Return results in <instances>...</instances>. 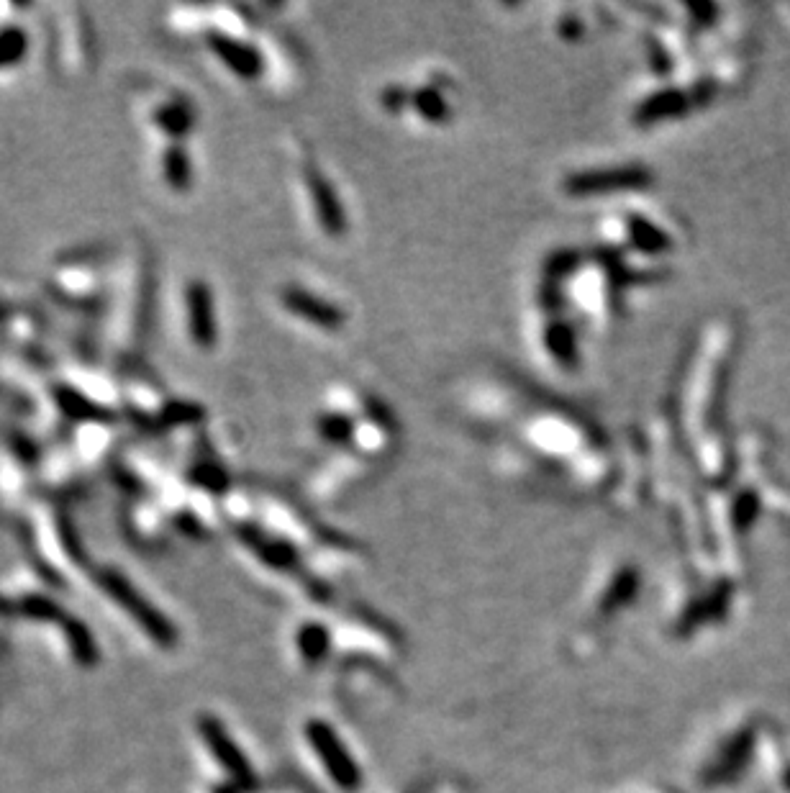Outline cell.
I'll return each mask as SVG.
<instances>
[{
  "label": "cell",
  "instance_id": "13",
  "mask_svg": "<svg viewBox=\"0 0 790 793\" xmlns=\"http://www.w3.org/2000/svg\"><path fill=\"white\" fill-rule=\"evenodd\" d=\"M544 347L552 355V360L562 367H575L580 360L578 352V334L567 324L565 319L549 321L544 326Z\"/></svg>",
  "mask_w": 790,
  "mask_h": 793
},
{
  "label": "cell",
  "instance_id": "4",
  "mask_svg": "<svg viewBox=\"0 0 790 793\" xmlns=\"http://www.w3.org/2000/svg\"><path fill=\"white\" fill-rule=\"evenodd\" d=\"M54 60L62 75L85 77L95 65V36L83 8L54 11Z\"/></svg>",
  "mask_w": 790,
  "mask_h": 793
},
{
  "label": "cell",
  "instance_id": "15",
  "mask_svg": "<svg viewBox=\"0 0 790 793\" xmlns=\"http://www.w3.org/2000/svg\"><path fill=\"white\" fill-rule=\"evenodd\" d=\"M29 47V34H26V29L18 24L16 18L13 21H0V75L16 70L26 60Z\"/></svg>",
  "mask_w": 790,
  "mask_h": 793
},
{
  "label": "cell",
  "instance_id": "20",
  "mask_svg": "<svg viewBox=\"0 0 790 793\" xmlns=\"http://www.w3.org/2000/svg\"><path fill=\"white\" fill-rule=\"evenodd\" d=\"M757 514H760V498H757L755 491H744L742 496L734 501V509H732L734 527H737L739 532H744V529H749L755 524Z\"/></svg>",
  "mask_w": 790,
  "mask_h": 793
},
{
  "label": "cell",
  "instance_id": "7",
  "mask_svg": "<svg viewBox=\"0 0 790 793\" xmlns=\"http://www.w3.org/2000/svg\"><path fill=\"white\" fill-rule=\"evenodd\" d=\"M652 183V172L647 167H606V170H583L567 175L562 190L567 196H608L624 190L647 188Z\"/></svg>",
  "mask_w": 790,
  "mask_h": 793
},
{
  "label": "cell",
  "instance_id": "12",
  "mask_svg": "<svg viewBox=\"0 0 790 793\" xmlns=\"http://www.w3.org/2000/svg\"><path fill=\"white\" fill-rule=\"evenodd\" d=\"M690 95L680 88H665L652 93L649 98H644L637 108H634V124L637 126H655L660 121L680 119L690 111Z\"/></svg>",
  "mask_w": 790,
  "mask_h": 793
},
{
  "label": "cell",
  "instance_id": "18",
  "mask_svg": "<svg viewBox=\"0 0 790 793\" xmlns=\"http://www.w3.org/2000/svg\"><path fill=\"white\" fill-rule=\"evenodd\" d=\"M316 429L329 444H347L354 437V421L344 414H321Z\"/></svg>",
  "mask_w": 790,
  "mask_h": 793
},
{
  "label": "cell",
  "instance_id": "6",
  "mask_svg": "<svg viewBox=\"0 0 790 793\" xmlns=\"http://www.w3.org/2000/svg\"><path fill=\"white\" fill-rule=\"evenodd\" d=\"M203 47L211 52V57L219 60V65L224 70H229L231 75L239 80H257L265 72V54L260 49L249 44L247 39L236 36L229 29H206L201 34Z\"/></svg>",
  "mask_w": 790,
  "mask_h": 793
},
{
  "label": "cell",
  "instance_id": "10",
  "mask_svg": "<svg viewBox=\"0 0 790 793\" xmlns=\"http://www.w3.org/2000/svg\"><path fill=\"white\" fill-rule=\"evenodd\" d=\"M280 303H283L288 314L298 316V319L308 321V324L321 326L326 332H337L347 321L342 308L324 301L321 296H313L311 290L301 288V285H285V290L280 293Z\"/></svg>",
  "mask_w": 790,
  "mask_h": 793
},
{
  "label": "cell",
  "instance_id": "3",
  "mask_svg": "<svg viewBox=\"0 0 790 793\" xmlns=\"http://www.w3.org/2000/svg\"><path fill=\"white\" fill-rule=\"evenodd\" d=\"M139 113L144 126L160 144H185L198 124L195 101H190L183 90L162 88V85L144 90Z\"/></svg>",
  "mask_w": 790,
  "mask_h": 793
},
{
  "label": "cell",
  "instance_id": "5",
  "mask_svg": "<svg viewBox=\"0 0 790 793\" xmlns=\"http://www.w3.org/2000/svg\"><path fill=\"white\" fill-rule=\"evenodd\" d=\"M185 334L190 344L201 352H213L219 344V311H216V293L201 278L188 280L183 293Z\"/></svg>",
  "mask_w": 790,
  "mask_h": 793
},
{
  "label": "cell",
  "instance_id": "9",
  "mask_svg": "<svg viewBox=\"0 0 790 793\" xmlns=\"http://www.w3.org/2000/svg\"><path fill=\"white\" fill-rule=\"evenodd\" d=\"M303 180H306V190L308 196H311L313 211L319 216V224L324 229V234H329L334 239L344 237V231H347V214H344L339 196L334 193L329 180L321 175V170L313 162L303 165Z\"/></svg>",
  "mask_w": 790,
  "mask_h": 793
},
{
  "label": "cell",
  "instance_id": "1",
  "mask_svg": "<svg viewBox=\"0 0 790 793\" xmlns=\"http://www.w3.org/2000/svg\"><path fill=\"white\" fill-rule=\"evenodd\" d=\"M154 290L157 273L147 242L129 244L113 270L106 298L108 342L124 362L136 360L147 342L154 316Z\"/></svg>",
  "mask_w": 790,
  "mask_h": 793
},
{
  "label": "cell",
  "instance_id": "19",
  "mask_svg": "<svg viewBox=\"0 0 790 793\" xmlns=\"http://www.w3.org/2000/svg\"><path fill=\"white\" fill-rule=\"evenodd\" d=\"M578 267H580V252H575V249H557V252H552V255L547 257V262H544V278H547L549 283H560V280L570 278Z\"/></svg>",
  "mask_w": 790,
  "mask_h": 793
},
{
  "label": "cell",
  "instance_id": "21",
  "mask_svg": "<svg viewBox=\"0 0 790 793\" xmlns=\"http://www.w3.org/2000/svg\"><path fill=\"white\" fill-rule=\"evenodd\" d=\"M380 101H383V108H388L390 113H398L403 111L406 106H411V93L403 88H385L383 95H380Z\"/></svg>",
  "mask_w": 790,
  "mask_h": 793
},
{
  "label": "cell",
  "instance_id": "16",
  "mask_svg": "<svg viewBox=\"0 0 790 793\" xmlns=\"http://www.w3.org/2000/svg\"><path fill=\"white\" fill-rule=\"evenodd\" d=\"M311 734H313V742H316V745L324 750L326 763H329L331 773L337 776V781L347 788L357 786V783H360L357 781V778H360V773L354 770V765L349 763V758L344 755V750L339 747V742L334 740L329 732H326V727H313Z\"/></svg>",
  "mask_w": 790,
  "mask_h": 793
},
{
  "label": "cell",
  "instance_id": "11",
  "mask_svg": "<svg viewBox=\"0 0 790 793\" xmlns=\"http://www.w3.org/2000/svg\"><path fill=\"white\" fill-rule=\"evenodd\" d=\"M157 175H160L162 185L170 193L185 196L193 190L195 170L190 152L185 144H160V154H157Z\"/></svg>",
  "mask_w": 790,
  "mask_h": 793
},
{
  "label": "cell",
  "instance_id": "14",
  "mask_svg": "<svg viewBox=\"0 0 790 793\" xmlns=\"http://www.w3.org/2000/svg\"><path fill=\"white\" fill-rule=\"evenodd\" d=\"M626 237H629L631 247L644 252V255H665L673 247V239L667 237V231H662L660 226L652 224L644 216L626 219Z\"/></svg>",
  "mask_w": 790,
  "mask_h": 793
},
{
  "label": "cell",
  "instance_id": "8",
  "mask_svg": "<svg viewBox=\"0 0 790 793\" xmlns=\"http://www.w3.org/2000/svg\"><path fill=\"white\" fill-rule=\"evenodd\" d=\"M67 447H70L72 455L77 457V462L85 470L108 465L111 457L116 455L118 447V434L116 427H113V419H93L83 421V424H75Z\"/></svg>",
  "mask_w": 790,
  "mask_h": 793
},
{
  "label": "cell",
  "instance_id": "17",
  "mask_svg": "<svg viewBox=\"0 0 790 793\" xmlns=\"http://www.w3.org/2000/svg\"><path fill=\"white\" fill-rule=\"evenodd\" d=\"M411 108L419 113L421 119L431 124H444L449 119V106L444 101L442 90L437 88H419L411 93Z\"/></svg>",
  "mask_w": 790,
  "mask_h": 793
},
{
  "label": "cell",
  "instance_id": "2",
  "mask_svg": "<svg viewBox=\"0 0 790 793\" xmlns=\"http://www.w3.org/2000/svg\"><path fill=\"white\" fill-rule=\"evenodd\" d=\"M108 283L111 270H106V255L98 247L67 249L47 273V293L52 301L80 314L106 306Z\"/></svg>",
  "mask_w": 790,
  "mask_h": 793
}]
</instances>
